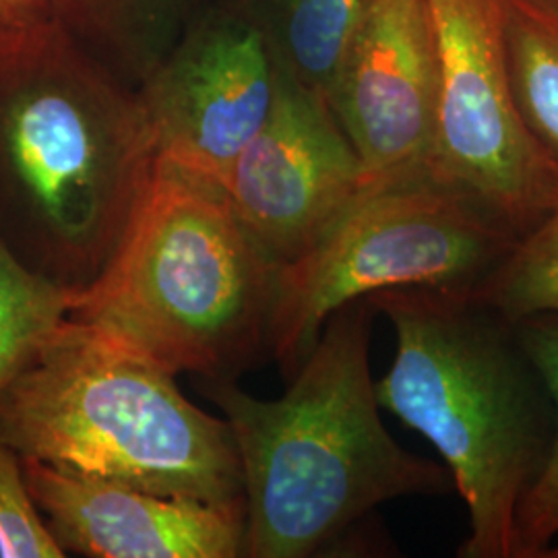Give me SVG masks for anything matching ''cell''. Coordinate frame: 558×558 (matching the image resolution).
Here are the masks:
<instances>
[{
  "label": "cell",
  "mask_w": 558,
  "mask_h": 558,
  "mask_svg": "<svg viewBox=\"0 0 558 558\" xmlns=\"http://www.w3.org/2000/svg\"><path fill=\"white\" fill-rule=\"evenodd\" d=\"M156 158L137 87L57 17L0 23V239L25 267L87 288Z\"/></svg>",
  "instance_id": "obj_1"
},
{
  "label": "cell",
  "mask_w": 558,
  "mask_h": 558,
  "mask_svg": "<svg viewBox=\"0 0 558 558\" xmlns=\"http://www.w3.org/2000/svg\"><path fill=\"white\" fill-rule=\"evenodd\" d=\"M375 313L368 299L338 308L281 398H255L234 379L201 383L239 451L242 557H315L389 500L456 488L445 465L403 449L380 420Z\"/></svg>",
  "instance_id": "obj_2"
},
{
  "label": "cell",
  "mask_w": 558,
  "mask_h": 558,
  "mask_svg": "<svg viewBox=\"0 0 558 558\" xmlns=\"http://www.w3.org/2000/svg\"><path fill=\"white\" fill-rule=\"evenodd\" d=\"M396 331L375 380L383 410L428 440L468 505L459 558H515L519 505L548 459L557 410L518 323L474 290L391 288L371 296Z\"/></svg>",
  "instance_id": "obj_3"
},
{
  "label": "cell",
  "mask_w": 558,
  "mask_h": 558,
  "mask_svg": "<svg viewBox=\"0 0 558 558\" xmlns=\"http://www.w3.org/2000/svg\"><path fill=\"white\" fill-rule=\"evenodd\" d=\"M276 271L218 182L156 158L112 259L69 315L174 375L236 380L269 356Z\"/></svg>",
  "instance_id": "obj_4"
},
{
  "label": "cell",
  "mask_w": 558,
  "mask_h": 558,
  "mask_svg": "<svg viewBox=\"0 0 558 558\" xmlns=\"http://www.w3.org/2000/svg\"><path fill=\"white\" fill-rule=\"evenodd\" d=\"M0 440L161 497L244 502L228 422L184 398L160 362L71 315L0 391Z\"/></svg>",
  "instance_id": "obj_5"
},
{
  "label": "cell",
  "mask_w": 558,
  "mask_h": 558,
  "mask_svg": "<svg viewBox=\"0 0 558 558\" xmlns=\"http://www.w3.org/2000/svg\"><path fill=\"white\" fill-rule=\"evenodd\" d=\"M518 239L428 174L364 189L308 251L279 265L269 356L290 379L343 304L391 288L476 290Z\"/></svg>",
  "instance_id": "obj_6"
},
{
  "label": "cell",
  "mask_w": 558,
  "mask_h": 558,
  "mask_svg": "<svg viewBox=\"0 0 558 558\" xmlns=\"http://www.w3.org/2000/svg\"><path fill=\"white\" fill-rule=\"evenodd\" d=\"M437 50L428 177L518 236L558 205V172L519 119L505 46V0H426Z\"/></svg>",
  "instance_id": "obj_7"
},
{
  "label": "cell",
  "mask_w": 558,
  "mask_h": 558,
  "mask_svg": "<svg viewBox=\"0 0 558 558\" xmlns=\"http://www.w3.org/2000/svg\"><path fill=\"white\" fill-rule=\"evenodd\" d=\"M218 184L279 267L323 236L364 191V177L329 104L278 62L271 110Z\"/></svg>",
  "instance_id": "obj_8"
},
{
  "label": "cell",
  "mask_w": 558,
  "mask_h": 558,
  "mask_svg": "<svg viewBox=\"0 0 558 558\" xmlns=\"http://www.w3.org/2000/svg\"><path fill=\"white\" fill-rule=\"evenodd\" d=\"M278 62L251 17L191 23L141 83L158 158L220 182L267 119Z\"/></svg>",
  "instance_id": "obj_9"
},
{
  "label": "cell",
  "mask_w": 558,
  "mask_h": 558,
  "mask_svg": "<svg viewBox=\"0 0 558 558\" xmlns=\"http://www.w3.org/2000/svg\"><path fill=\"white\" fill-rule=\"evenodd\" d=\"M329 108L352 143L364 189L428 174L437 50L426 0H366Z\"/></svg>",
  "instance_id": "obj_10"
},
{
  "label": "cell",
  "mask_w": 558,
  "mask_h": 558,
  "mask_svg": "<svg viewBox=\"0 0 558 558\" xmlns=\"http://www.w3.org/2000/svg\"><path fill=\"white\" fill-rule=\"evenodd\" d=\"M32 497L60 548L89 558L242 557L244 502L161 497L21 459Z\"/></svg>",
  "instance_id": "obj_11"
},
{
  "label": "cell",
  "mask_w": 558,
  "mask_h": 558,
  "mask_svg": "<svg viewBox=\"0 0 558 558\" xmlns=\"http://www.w3.org/2000/svg\"><path fill=\"white\" fill-rule=\"evenodd\" d=\"M199 0H52V15L119 77L140 87L179 44Z\"/></svg>",
  "instance_id": "obj_12"
},
{
  "label": "cell",
  "mask_w": 558,
  "mask_h": 558,
  "mask_svg": "<svg viewBox=\"0 0 558 558\" xmlns=\"http://www.w3.org/2000/svg\"><path fill=\"white\" fill-rule=\"evenodd\" d=\"M505 46L519 119L558 172V0H505Z\"/></svg>",
  "instance_id": "obj_13"
},
{
  "label": "cell",
  "mask_w": 558,
  "mask_h": 558,
  "mask_svg": "<svg viewBox=\"0 0 558 558\" xmlns=\"http://www.w3.org/2000/svg\"><path fill=\"white\" fill-rule=\"evenodd\" d=\"M366 0H257L255 21L279 64L329 100Z\"/></svg>",
  "instance_id": "obj_14"
},
{
  "label": "cell",
  "mask_w": 558,
  "mask_h": 558,
  "mask_svg": "<svg viewBox=\"0 0 558 558\" xmlns=\"http://www.w3.org/2000/svg\"><path fill=\"white\" fill-rule=\"evenodd\" d=\"M75 290L21 263L0 239V391L69 317Z\"/></svg>",
  "instance_id": "obj_15"
},
{
  "label": "cell",
  "mask_w": 558,
  "mask_h": 558,
  "mask_svg": "<svg viewBox=\"0 0 558 558\" xmlns=\"http://www.w3.org/2000/svg\"><path fill=\"white\" fill-rule=\"evenodd\" d=\"M474 292L511 323L538 315L558 317V205L519 236Z\"/></svg>",
  "instance_id": "obj_16"
},
{
  "label": "cell",
  "mask_w": 558,
  "mask_h": 558,
  "mask_svg": "<svg viewBox=\"0 0 558 558\" xmlns=\"http://www.w3.org/2000/svg\"><path fill=\"white\" fill-rule=\"evenodd\" d=\"M518 329L555 399L557 426L548 459L519 505L515 558H558V317L538 315L518 323Z\"/></svg>",
  "instance_id": "obj_17"
},
{
  "label": "cell",
  "mask_w": 558,
  "mask_h": 558,
  "mask_svg": "<svg viewBox=\"0 0 558 558\" xmlns=\"http://www.w3.org/2000/svg\"><path fill=\"white\" fill-rule=\"evenodd\" d=\"M32 497L17 451L0 440V558H62Z\"/></svg>",
  "instance_id": "obj_18"
},
{
  "label": "cell",
  "mask_w": 558,
  "mask_h": 558,
  "mask_svg": "<svg viewBox=\"0 0 558 558\" xmlns=\"http://www.w3.org/2000/svg\"><path fill=\"white\" fill-rule=\"evenodd\" d=\"M46 17H54L52 0H0L2 25H25Z\"/></svg>",
  "instance_id": "obj_19"
}]
</instances>
